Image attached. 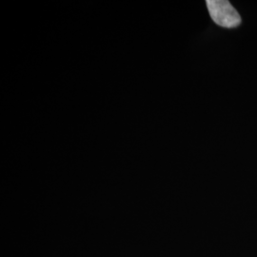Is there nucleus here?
I'll return each instance as SVG.
<instances>
[{
    "mask_svg": "<svg viewBox=\"0 0 257 257\" xmlns=\"http://www.w3.org/2000/svg\"><path fill=\"white\" fill-rule=\"evenodd\" d=\"M207 8L215 24L223 28L238 27L242 20L238 12L228 0H207Z\"/></svg>",
    "mask_w": 257,
    "mask_h": 257,
    "instance_id": "obj_1",
    "label": "nucleus"
}]
</instances>
